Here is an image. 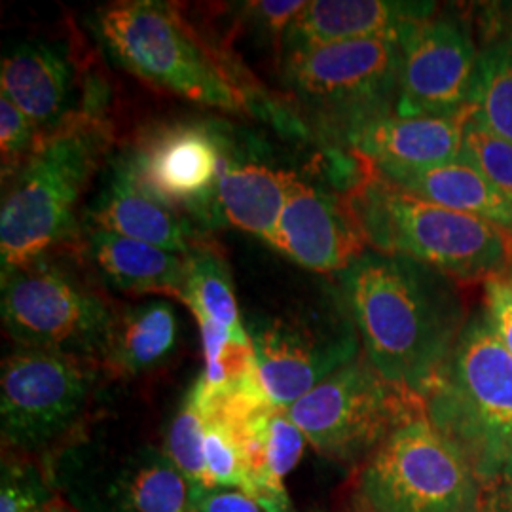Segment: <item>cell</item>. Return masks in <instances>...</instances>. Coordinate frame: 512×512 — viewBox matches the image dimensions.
Instances as JSON below:
<instances>
[{
    "mask_svg": "<svg viewBox=\"0 0 512 512\" xmlns=\"http://www.w3.org/2000/svg\"><path fill=\"white\" fill-rule=\"evenodd\" d=\"M401 38H365L287 52L283 78L319 122L349 137L397 103Z\"/></svg>",
    "mask_w": 512,
    "mask_h": 512,
    "instance_id": "7",
    "label": "cell"
},
{
    "mask_svg": "<svg viewBox=\"0 0 512 512\" xmlns=\"http://www.w3.org/2000/svg\"><path fill=\"white\" fill-rule=\"evenodd\" d=\"M74 512H192V492L162 448L67 446L48 465Z\"/></svg>",
    "mask_w": 512,
    "mask_h": 512,
    "instance_id": "11",
    "label": "cell"
},
{
    "mask_svg": "<svg viewBox=\"0 0 512 512\" xmlns=\"http://www.w3.org/2000/svg\"><path fill=\"white\" fill-rule=\"evenodd\" d=\"M112 131L101 112L42 133L33 156L10 179L0 211L2 274L46 255L71 236L74 211L109 152Z\"/></svg>",
    "mask_w": 512,
    "mask_h": 512,
    "instance_id": "4",
    "label": "cell"
},
{
    "mask_svg": "<svg viewBox=\"0 0 512 512\" xmlns=\"http://www.w3.org/2000/svg\"><path fill=\"white\" fill-rule=\"evenodd\" d=\"M298 177L255 162H236L228 150L217 190V219L264 239L274 238L277 222Z\"/></svg>",
    "mask_w": 512,
    "mask_h": 512,
    "instance_id": "21",
    "label": "cell"
},
{
    "mask_svg": "<svg viewBox=\"0 0 512 512\" xmlns=\"http://www.w3.org/2000/svg\"><path fill=\"white\" fill-rule=\"evenodd\" d=\"M478 476L427 412L399 427L368 459L361 495L372 512H473Z\"/></svg>",
    "mask_w": 512,
    "mask_h": 512,
    "instance_id": "10",
    "label": "cell"
},
{
    "mask_svg": "<svg viewBox=\"0 0 512 512\" xmlns=\"http://www.w3.org/2000/svg\"><path fill=\"white\" fill-rule=\"evenodd\" d=\"M366 511H368V509H366ZM368 512H372V511H368Z\"/></svg>",
    "mask_w": 512,
    "mask_h": 512,
    "instance_id": "37",
    "label": "cell"
},
{
    "mask_svg": "<svg viewBox=\"0 0 512 512\" xmlns=\"http://www.w3.org/2000/svg\"><path fill=\"white\" fill-rule=\"evenodd\" d=\"M48 467L29 456L4 452L0 476V512H44L57 497Z\"/></svg>",
    "mask_w": 512,
    "mask_h": 512,
    "instance_id": "26",
    "label": "cell"
},
{
    "mask_svg": "<svg viewBox=\"0 0 512 512\" xmlns=\"http://www.w3.org/2000/svg\"><path fill=\"white\" fill-rule=\"evenodd\" d=\"M505 475H507V484H509V497H511L512 505V458L509 459L507 467H505Z\"/></svg>",
    "mask_w": 512,
    "mask_h": 512,
    "instance_id": "35",
    "label": "cell"
},
{
    "mask_svg": "<svg viewBox=\"0 0 512 512\" xmlns=\"http://www.w3.org/2000/svg\"><path fill=\"white\" fill-rule=\"evenodd\" d=\"M378 171L416 198L488 220L512 234V203L476 167L461 158L431 167Z\"/></svg>",
    "mask_w": 512,
    "mask_h": 512,
    "instance_id": "22",
    "label": "cell"
},
{
    "mask_svg": "<svg viewBox=\"0 0 512 512\" xmlns=\"http://www.w3.org/2000/svg\"><path fill=\"white\" fill-rule=\"evenodd\" d=\"M425 410L478 478L505 471L512 458V355L486 313L475 315L461 330L425 397Z\"/></svg>",
    "mask_w": 512,
    "mask_h": 512,
    "instance_id": "5",
    "label": "cell"
},
{
    "mask_svg": "<svg viewBox=\"0 0 512 512\" xmlns=\"http://www.w3.org/2000/svg\"><path fill=\"white\" fill-rule=\"evenodd\" d=\"M95 31L110 59L158 92L224 110L256 112L249 78L217 52L171 2L124 0L95 14Z\"/></svg>",
    "mask_w": 512,
    "mask_h": 512,
    "instance_id": "2",
    "label": "cell"
},
{
    "mask_svg": "<svg viewBox=\"0 0 512 512\" xmlns=\"http://www.w3.org/2000/svg\"><path fill=\"white\" fill-rule=\"evenodd\" d=\"M270 247L315 274H340L366 253L346 198L296 181Z\"/></svg>",
    "mask_w": 512,
    "mask_h": 512,
    "instance_id": "15",
    "label": "cell"
},
{
    "mask_svg": "<svg viewBox=\"0 0 512 512\" xmlns=\"http://www.w3.org/2000/svg\"><path fill=\"white\" fill-rule=\"evenodd\" d=\"M509 270H511V272H512V262H511V266H509Z\"/></svg>",
    "mask_w": 512,
    "mask_h": 512,
    "instance_id": "36",
    "label": "cell"
},
{
    "mask_svg": "<svg viewBox=\"0 0 512 512\" xmlns=\"http://www.w3.org/2000/svg\"><path fill=\"white\" fill-rule=\"evenodd\" d=\"M205 433H203V456L205 469L211 490H239L243 494H251L249 475L245 467V459L241 454L238 440L224 421L205 416Z\"/></svg>",
    "mask_w": 512,
    "mask_h": 512,
    "instance_id": "28",
    "label": "cell"
},
{
    "mask_svg": "<svg viewBox=\"0 0 512 512\" xmlns=\"http://www.w3.org/2000/svg\"><path fill=\"white\" fill-rule=\"evenodd\" d=\"M361 162L363 177L344 198L368 247L463 281H486L511 266L512 234L488 220L416 198L365 158Z\"/></svg>",
    "mask_w": 512,
    "mask_h": 512,
    "instance_id": "3",
    "label": "cell"
},
{
    "mask_svg": "<svg viewBox=\"0 0 512 512\" xmlns=\"http://www.w3.org/2000/svg\"><path fill=\"white\" fill-rule=\"evenodd\" d=\"M86 219L88 228L139 239L179 255H190L203 241L190 217L154 196L141 183L128 152L110 165Z\"/></svg>",
    "mask_w": 512,
    "mask_h": 512,
    "instance_id": "16",
    "label": "cell"
},
{
    "mask_svg": "<svg viewBox=\"0 0 512 512\" xmlns=\"http://www.w3.org/2000/svg\"><path fill=\"white\" fill-rule=\"evenodd\" d=\"M287 412L319 454L353 463L372 458L399 427L427 410L425 399L385 380L359 355Z\"/></svg>",
    "mask_w": 512,
    "mask_h": 512,
    "instance_id": "6",
    "label": "cell"
},
{
    "mask_svg": "<svg viewBox=\"0 0 512 512\" xmlns=\"http://www.w3.org/2000/svg\"><path fill=\"white\" fill-rule=\"evenodd\" d=\"M0 90L35 126L40 135L74 118L99 112L76 101L78 76L69 52L55 42L29 40L2 59Z\"/></svg>",
    "mask_w": 512,
    "mask_h": 512,
    "instance_id": "17",
    "label": "cell"
},
{
    "mask_svg": "<svg viewBox=\"0 0 512 512\" xmlns=\"http://www.w3.org/2000/svg\"><path fill=\"white\" fill-rule=\"evenodd\" d=\"M469 120V105L448 116L404 118L391 112L355 129L348 141L361 158L378 169L450 164L461 156Z\"/></svg>",
    "mask_w": 512,
    "mask_h": 512,
    "instance_id": "18",
    "label": "cell"
},
{
    "mask_svg": "<svg viewBox=\"0 0 512 512\" xmlns=\"http://www.w3.org/2000/svg\"><path fill=\"white\" fill-rule=\"evenodd\" d=\"M205 420L202 410L186 395L165 437V454L183 475L192 492V505L198 495L211 490L203 456Z\"/></svg>",
    "mask_w": 512,
    "mask_h": 512,
    "instance_id": "27",
    "label": "cell"
},
{
    "mask_svg": "<svg viewBox=\"0 0 512 512\" xmlns=\"http://www.w3.org/2000/svg\"><path fill=\"white\" fill-rule=\"evenodd\" d=\"M86 251L97 272L122 293L162 294L183 302L188 255L88 228Z\"/></svg>",
    "mask_w": 512,
    "mask_h": 512,
    "instance_id": "20",
    "label": "cell"
},
{
    "mask_svg": "<svg viewBox=\"0 0 512 512\" xmlns=\"http://www.w3.org/2000/svg\"><path fill=\"white\" fill-rule=\"evenodd\" d=\"M433 12V2L313 0L306 2L281 40L287 54L334 42L403 37L412 25L431 18Z\"/></svg>",
    "mask_w": 512,
    "mask_h": 512,
    "instance_id": "19",
    "label": "cell"
},
{
    "mask_svg": "<svg viewBox=\"0 0 512 512\" xmlns=\"http://www.w3.org/2000/svg\"><path fill=\"white\" fill-rule=\"evenodd\" d=\"M230 141L217 126L171 124L128 150L137 177L160 200L205 226H217V190Z\"/></svg>",
    "mask_w": 512,
    "mask_h": 512,
    "instance_id": "13",
    "label": "cell"
},
{
    "mask_svg": "<svg viewBox=\"0 0 512 512\" xmlns=\"http://www.w3.org/2000/svg\"><path fill=\"white\" fill-rule=\"evenodd\" d=\"M484 304L492 329L512 355V272L509 268L484 281Z\"/></svg>",
    "mask_w": 512,
    "mask_h": 512,
    "instance_id": "31",
    "label": "cell"
},
{
    "mask_svg": "<svg viewBox=\"0 0 512 512\" xmlns=\"http://www.w3.org/2000/svg\"><path fill=\"white\" fill-rule=\"evenodd\" d=\"M192 512H266V509L239 490L213 488L194 499Z\"/></svg>",
    "mask_w": 512,
    "mask_h": 512,
    "instance_id": "32",
    "label": "cell"
},
{
    "mask_svg": "<svg viewBox=\"0 0 512 512\" xmlns=\"http://www.w3.org/2000/svg\"><path fill=\"white\" fill-rule=\"evenodd\" d=\"M306 6V2H279V0H268V2H253L249 4L251 14H255L256 23H260L262 27H266V31H275L283 37V33L287 31V27L291 25L302 8Z\"/></svg>",
    "mask_w": 512,
    "mask_h": 512,
    "instance_id": "33",
    "label": "cell"
},
{
    "mask_svg": "<svg viewBox=\"0 0 512 512\" xmlns=\"http://www.w3.org/2000/svg\"><path fill=\"white\" fill-rule=\"evenodd\" d=\"M459 158L476 167L512 203V143L469 120Z\"/></svg>",
    "mask_w": 512,
    "mask_h": 512,
    "instance_id": "29",
    "label": "cell"
},
{
    "mask_svg": "<svg viewBox=\"0 0 512 512\" xmlns=\"http://www.w3.org/2000/svg\"><path fill=\"white\" fill-rule=\"evenodd\" d=\"M467 105L473 122L512 143V33L478 52Z\"/></svg>",
    "mask_w": 512,
    "mask_h": 512,
    "instance_id": "25",
    "label": "cell"
},
{
    "mask_svg": "<svg viewBox=\"0 0 512 512\" xmlns=\"http://www.w3.org/2000/svg\"><path fill=\"white\" fill-rule=\"evenodd\" d=\"M179 321L165 300L116 311L101 363L116 376H139L156 370L177 348Z\"/></svg>",
    "mask_w": 512,
    "mask_h": 512,
    "instance_id": "23",
    "label": "cell"
},
{
    "mask_svg": "<svg viewBox=\"0 0 512 512\" xmlns=\"http://www.w3.org/2000/svg\"><path fill=\"white\" fill-rule=\"evenodd\" d=\"M247 332L260 382L270 401L285 410L363 349L344 308L336 315L315 310L258 315Z\"/></svg>",
    "mask_w": 512,
    "mask_h": 512,
    "instance_id": "12",
    "label": "cell"
},
{
    "mask_svg": "<svg viewBox=\"0 0 512 512\" xmlns=\"http://www.w3.org/2000/svg\"><path fill=\"white\" fill-rule=\"evenodd\" d=\"M97 366L52 349H14L0 374L4 452L38 458L69 439L92 401Z\"/></svg>",
    "mask_w": 512,
    "mask_h": 512,
    "instance_id": "9",
    "label": "cell"
},
{
    "mask_svg": "<svg viewBox=\"0 0 512 512\" xmlns=\"http://www.w3.org/2000/svg\"><path fill=\"white\" fill-rule=\"evenodd\" d=\"M183 304L192 315L209 317L239 340H251L239 315L230 268L219 247L205 239L188 255Z\"/></svg>",
    "mask_w": 512,
    "mask_h": 512,
    "instance_id": "24",
    "label": "cell"
},
{
    "mask_svg": "<svg viewBox=\"0 0 512 512\" xmlns=\"http://www.w3.org/2000/svg\"><path fill=\"white\" fill-rule=\"evenodd\" d=\"M44 512H74L73 509H71V507H69V505H67V503H65V501H63V499H57V501H55L54 505H52V507H50V509H46V511Z\"/></svg>",
    "mask_w": 512,
    "mask_h": 512,
    "instance_id": "34",
    "label": "cell"
},
{
    "mask_svg": "<svg viewBox=\"0 0 512 512\" xmlns=\"http://www.w3.org/2000/svg\"><path fill=\"white\" fill-rule=\"evenodd\" d=\"M40 141L37 126L0 93V145H2V181H10L33 156Z\"/></svg>",
    "mask_w": 512,
    "mask_h": 512,
    "instance_id": "30",
    "label": "cell"
},
{
    "mask_svg": "<svg viewBox=\"0 0 512 512\" xmlns=\"http://www.w3.org/2000/svg\"><path fill=\"white\" fill-rule=\"evenodd\" d=\"M475 42L452 19H423L401 38L395 114L448 116L467 107L475 78Z\"/></svg>",
    "mask_w": 512,
    "mask_h": 512,
    "instance_id": "14",
    "label": "cell"
},
{
    "mask_svg": "<svg viewBox=\"0 0 512 512\" xmlns=\"http://www.w3.org/2000/svg\"><path fill=\"white\" fill-rule=\"evenodd\" d=\"M452 277L404 256L366 251L336 275L363 355L385 380L427 397L465 327Z\"/></svg>",
    "mask_w": 512,
    "mask_h": 512,
    "instance_id": "1",
    "label": "cell"
},
{
    "mask_svg": "<svg viewBox=\"0 0 512 512\" xmlns=\"http://www.w3.org/2000/svg\"><path fill=\"white\" fill-rule=\"evenodd\" d=\"M2 325L21 348L52 349L101 363L114 313L67 266L40 256L2 274Z\"/></svg>",
    "mask_w": 512,
    "mask_h": 512,
    "instance_id": "8",
    "label": "cell"
}]
</instances>
